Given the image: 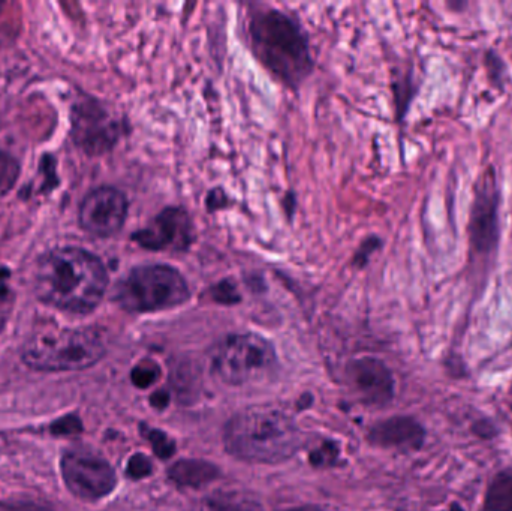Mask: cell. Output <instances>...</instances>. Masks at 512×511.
Listing matches in <instances>:
<instances>
[{
  "label": "cell",
  "instance_id": "2e32d148",
  "mask_svg": "<svg viewBox=\"0 0 512 511\" xmlns=\"http://www.w3.org/2000/svg\"><path fill=\"white\" fill-rule=\"evenodd\" d=\"M484 511H512V468L499 471L487 486Z\"/></svg>",
  "mask_w": 512,
  "mask_h": 511
},
{
  "label": "cell",
  "instance_id": "277c9868",
  "mask_svg": "<svg viewBox=\"0 0 512 511\" xmlns=\"http://www.w3.org/2000/svg\"><path fill=\"white\" fill-rule=\"evenodd\" d=\"M105 354L104 339L95 329L45 326L26 339L21 360L32 371L57 374L92 368Z\"/></svg>",
  "mask_w": 512,
  "mask_h": 511
},
{
  "label": "cell",
  "instance_id": "cb8c5ba5",
  "mask_svg": "<svg viewBox=\"0 0 512 511\" xmlns=\"http://www.w3.org/2000/svg\"><path fill=\"white\" fill-rule=\"evenodd\" d=\"M212 294L213 299H215L216 302L222 303V305H234V303L240 302V296L236 288L227 281L216 285V287L213 288Z\"/></svg>",
  "mask_w": 512,
  "mask_h": 511
},
{
  "label": "cell",
  "instance_id": "8fae6325",
  "mask_svg": "<svg viewBox=\"0 0 512 511\" xmlns=\"http://www.w3.org/2000/svg\"><path fill=\"white\" fill-rule=\"evenodd\" d=\"M132 240L149 251H188L195 242L194 222L183 207H167L143 230L132 234Z\"/></svg>",
  "mask_w": 512,
  "mask_h": 511
},
{
  "label": "cell",
  "instance_id": "4316f807",
  "mask_svg": "<svg viewBox=\"0 0 512 511\" xmlns=\"http://www.w3.org/2000/svg\"><path fill=\"white\" fill-rule=\"evenodd\" d=\"M282 511H324L322 509H319V507L316 506H300V507H292V509H286Z\"/></svg>",
  "mask_w": 512,
  "mask_h": 511
},
{
  "label": "cell",
  "instance_id": "8992f818",
  "mask_svg": "<svg viewBox=\"0 0 512 511\" xmlns=\"http://www.w3.org/2000/svg\"><path fill=\"white\" fill-rule=\"evenodd\" d=\"M279 360L273 344L256 333L222 339L212 354V372L231 387L264 383L276 375Z\"/></svg>",
  "mask_w": 512,
  "mask_h": 511
},
{
  "label": "cell",
  "instance_id": "f1b7e54d",
  "mask_svg": "<svg viewBox=\"0 0 512 511\" xmlns=\"http://www.w3.org/2000/svg\"><path fill=\"white\" fill-rule=\"evenodd\" d=\"M448 6H450L451 9H459L460 6H462V8H465L466 3H448Z\"/></svg>",
  "mask_w": 512,
  "mask_h": 511
},
{
  "label": "cell",
  "instance_id": "44dd1931",
  "mask_svg": "<svg viewBox=\"0 0 512 511\" xmlns=\"http://www.w3.org/2000/svg\"><path fill=\"white\" fill-rule=\"evenodd\" d=\"M18 174H20V165L17 159L8 153L0 152V197L14 188Z\"/></svg>",
  "mask_w": 512,
  "mask_h": 511
},
{
  "label": "cell",
  "instance_id": "d4e9b609",
  "mask_svg": "<svg viewBox=\"0 0 512 511\" xmlns=\"http://www.w3.org/2000/svg\"><path fill=\"white\" fill-rule=\"evenodd\" d=\"M471 429L472 434H474L475 437L481 438V440H493V438L498 437L499 434L495 423L489 419L477 420V422H474Z\"/></svg>",
  "mask_w": 512,
  "mask_h": 511
},
{
  "label": "cell",
  "instance_id": "5b68a950",
  "mask_svg": "<svg viewBox=\"0 0 512 511\" xmlns=\"http://www.w3.org/2000/svg\"><path fill=\"white\" fill-rule=\"evenodd\" d=\"M191 297L185 276L167 264L132 269L114 288L113 299L123 311L152 314L182 306Z\"/></svg>",
  "mask_w": 512,
  "mask_h": 511
},
{
  "label": "cell",
  "instance_id": "7402d4cb",
  "mask_svg": "<svg viewBox=\"0 0 512 511\" xmlns=\"http://www.w3.org/2000/svg\"><path fill=\"white\" fill-rule=\"evenodd\" d=\"M83 431V422L77 414H66V416L54 420L50 425V434L54 437H75Z\"/></svg>",
  "mask_w": 512,
  "mask_h": 511
},
{
  "label": "cell",
  "instance_id": "6da1fadb",
  "mask_svg": "<svg viewBox=\"0 0 512 511\" xmlns=\"http://www.w3.org/2000/svg\"><path fill=\"white\" fill-rule=\"evenodd\" d=\"M107 287L104 263L86 249H51L36 261L33 288L38 299L51 308L90 314L104 299Z\"/></svg>",
  "mask_w": 512,
  "mask_h": 511
},
{
  "label": "cell",
  "instance_id": "ba28073f",
  "mask_svg": "<svg viewBox=\"0 0 512 511\" xmlns=\"http://www.w3.org/2000/svg\"><path fill=\"white\" fill-rule=\"evenodd\" d=\"M60 474L66 489L86 503L104 500L117 486L113 465L89 447H68L60 456Z\"/></svg>",
  "mask_w": 512,
  "mask_h": 511
},
{
  "label": "cell",
  "instance_id": "30bf717a",
  "mask_svg": "<svg viewBox=\"0 0 512 511\" xmlns=\"http://www.w3.org/2000/svg\"><path fill=\"white\" fill-rule=\"evenodd\" d=\"M128 210V198L122 191L101 186L90 191L81 201L78 221L86 233L105 239L122 230Z\"/></svg>",
  "mask_w": 512,
  "mask_h": 511
},
{
  "label": "cell",
  "instance_id": "ac0fdd59",
  "mask_svg": "<svg viewBox=\"0 0 512 511\" xmlns=\"http://www.w3.org/2000/svg\"><path fill=\"white\" fill-rule=\"evenodd\" d=\"M161 375L162 369L158 362L152 359H144L132 369L131 380L137 389L147 390L158 383Z\"/></svg>",
  "mask_w": 512,
  "mask_h": 511
},
{
  "label": "cell",
  "instance_id": "603a6c76",
  "mask_svg": "<svg viewBox=\"0 0 512 511\" xmlns=\"http://www.w3.org/2000/svg\"><path fill=\"white\" fill-rule=\"evenodd\" d=\"M126 477L131 480H143L153 474V462L144 453H135L126 465Z\"/></svg>",
  "mask_w": 512,
  "mask_h": 511
},
{
  "label": "cell",
  "instance_id": "3957f363",
  "mask_svg": "<svg viewBox=\"0 0 512 511\" xmlns=\"http://www.w3.org/2000/svg\"><path fill=\"white\" fill-rule=\"evenodd\" d=\"M249 39L256 59L286 86H300L313 71L306 33L291 15L277 9L256 12Z\"/></svg>",
  "mask_w": 512,
  "mask_h": 511
},
{
  "label": "cell",
  "instance_id": "9a60e30c",
  "mask_svg": "<svg viewBox=\"0 0 512 511\" xmlns=\"http://www.w3.org/2000/svg\"><path fill=\"white\" fill-rule=\"evenodd\" d=\"M204 511H267V509L246 492L218 491L204 500Z\"/></svg>",
  "mask_w": 512,
  "mask_h": 511
},
{
  "label": "cell",
  "instance_id": "d6986e66",
  "mask_svg": "<svg viewBox=\"0 0 512 511\" xmlns=\"http://www.w3.org/2000/svg\"><path fill=\"white\" fill-rule=\"evenodd\" d=\"M484 65H486L487 77L490 84L499 92H504L505 83L508 78V66L498 51L489 48L484 54Z\"/></svg>",
  "mask_w": 512,
  "mask_h": 511
},
{
  "label": "cell",
  "instance_id": "5bb4252c",
  "mask_svg": "<svg viewBox=\"0 0 512 511\" xmlns=\"http://www.w3.org/2000/svg\"><path fill=\"white\" fill-rule=\"evenodd\" d=\"M168 479L180 488L198 489L216 482L221 470L204 459H180L167 471Z\"/></svg>",
  "mask_w": 512,
  "mask_h": 511
},
{
  "label": "cell",
  "instance_id": "7a4b0ae2",
  "mask_svg": "<svg viewBox=\"0 0 512 511\" xmlns=\"http://www.w3.org/2000/svg\"><path fill=\"white\" fill-rule=\"evenodd\" d=\"M222 438L228 455L249 464H280L301 447L294 419L274 405H252L234 414Z\"/></svg>",
  "mask_w": 512,
  "mask_h": 511
},
{
  "label": "cell",
  "instance_id": "83f0119b",
  "mask_svg": "<svg viewBox=\"0 0 512 511\" xmlns=\"http://www.w3.org/2000/svg\"><path fill=\"white\" fill-rule=\"evenodd\" d=\"M442 511H466L459 503H451L447 510Z\"/></svg>",
  "mask_w": 512,
  "mask_h": 511
},
{
  "label": "cell",
  "instance_id": "52a82bcc",
  "mask_svg": "<svg viewBox=\"0 0 512 511\" xmlns=\"http://www.w3.org/2000/svg\"><path fill=\"white\" fill-rule=\"evenodd\" d=\"M502 192L495 167L484 168L474 186L471 213H469V246L478 260L489 261L495 257L501 240Z\"/></svg>",
  "mask_w": 512,
  "mask_h": 511
},
{
  "label": "cell",
  "instance_id": "e0dca14e",
  "mask_svg": "<svg viewBox=\"0 0 512 511\" xmlns=\"http://www.w3.org/2000/svg\"><path fill=\"white\" fill-rule=\"evenodd\" d=\"M141 435L150 444L153 453L159 459L168 461V459L173 458L174 453H176V441L170 435L165 434L161 429L152 428V426L147 425H141Z\"/></svg>",
  "mask_w": 512,
  "mask_h": 511
},
{
  "label": "cell",
  "instance_id": "ffe728a7",
  "mask_svg": "<svg viewBox=\"0 0 512 511\" xmlns=\"http://www.w3.org/2000/svg\"><path fill=\"white\" fill-rule=\"evenodd\" d=\"M340 449L334 441L327 440L313 449L309 455L310 464L315 468H331L339 464Z\"/></svg>",
  "mask_w": 512,
  "mask_h": 511
},
{
  "label": "cell",
  "instance_id": "4fadbf2b",
  "mask_svg": "<svg viewBox=\"0 0 512 511\" xmlns=\"http://www.w3.org/2000/svg\"><path fill=\"white\" fill-rule=\"evenodd\" d=\"M426 429L411 416L379 420L367 431V441L378 449L417 452L426 441Z\"/></svg>",
  "mask_w": 512,
  "mask_h": 511
},
{
  "label": "cell",
  "instance_id": "7c38bea8",
  "mask_svg": "<svg viewBox=\"0 0 512 511\" xmlns=\"http://www.w3.org/2000/svg\"><path fill=\"white\" fill-rule=\"evenodd\" d=\"M346 380L352 393L366 407H387L396 395L393 372L375 357H360L349 362L346 366Z\"/></svg>",
  "mask_w": 512,
  "mask_h": 511
},
{
  "label": "cell",
  "instance_id": "484cf974",
  "mask_svg": "<svg viewBox=\"0 0 512 511\" xmlns=\"http://www.w3.org/2000/svg\"><path fill=\"white\" fill-rule=\"evenodd\" d=\"M170 402L171 393L167 392V390H158V392L152 393V396H150V405L158 411L165 410L170 405Z\"/></svg>",
  "mask_w": 512,
  "mask_h": 511
},
{
  "label": "cell",
  "instance_id": "9c48e42d",
  "mask_svg": "<svg viewBox=\"0 0 512 511\" xmlns=\"http://www.w3.org/2000/svg\"><path fill=\"white\" fill-rule=\"evenodd\" d=\"M71 134L87 155H102L119 140L122 123L95 99H83L72 108Z\"/></svg>",
  "mask_w": 512,
  "mask_h": 511
}]
</instances>
